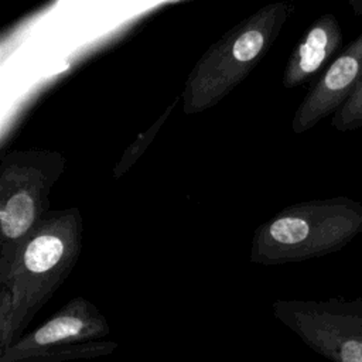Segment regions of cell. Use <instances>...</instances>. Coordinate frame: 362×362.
<instances>
[{"label": "cell", "mask_w": 362, "mask_h": 362, "mask_svg": "<svg viewBox=\"0 0 362 362\" xmlns=\"http://www.w3.org/2000/svg\"><path fill=\"white\" fill-rule=\"evenodd\" d=\"M362 232V204L337 197L294 208L259 229L250 262L274 266L341 250Z\"/></svg>", "instance_id": "obj_1"}, {"label": "cell", "mask_w": 362, "mask_h": 362, "mask_svg": "<svg viewBox=\"0 0 362 362\" xmlns=\"http://www.w3.org/2000/svg\"><path fill=\"white\" fill-rule=\"evenodd\" d=\"M263 34L257 30H249L238 37L233 44L232 54L240 62H247L253 59L263 48Z\"/></svg>", "instance_id": "obj_10"}, {"label": "cell", "mask_w": 362, "mask_h": 362, "mask_svg": "<svg viewBox=\"0 0 362 362\" xmlns=\"http://www.w3.org/2000/svg\"><path fill=\"white\" fill-rule=\"evenodd\" d=\"M274 318L329 362H362V297L276 300Z\"/></svg>", "instance_id": "obj_3"}, {"label": "cell", "mask_w": 362, "mask_h": 362, "mask_svg": "<svg viewBox=\"0 0 362 362\" xmlns=\"http://www.w3.org/2000/svg\"><path fill=\"white\" fill-rule=\"evenodd\" d=\"M332 126L339 132H354L362 129V85L354 96L338 110L332 119Z\"/></svg>", "instance_id": "obj_9"}, {"label": "cell", "mask_w": 362, "mask_h": 362, "mask_svg": "<svg viewBox=\"0 0 362 362\" xmlns=\"http://www.w3.org/2000/svg\"><path fill=\"white\" fill-rule=\"evenodd\" d=\"M341 42L342 34L335 16H322L308 30L304 41L298 45L293 78L298 81L315 74L338 52Z\"/></svg>", "instance_id": "obj_6"}, {"label": "cell", "mask_w": 362, "mask_h": 362, "mask_svg": "<svg viewBox=\"0 0 362 362\" xmlns=\"http://www.w3.org/2000/svg\"><path fill=\"white\" fill-rule=\"evenodd\" d=\"M119 348L112 339L76 342L59 346H49L23 352H6L0 355V362H71L107 356Z\"/></svg>", "instance_id": "obj_7"}, {"label": "cell", "mask_w": 362, "mask_h": 362, "mask_svg": "<svg viewBox=\"0 0 362 362\" xmlns=\"http://www.w3.org/2000/svg\"><path fill=\"white\" fill-rule=\"evenodd\" d=\"M362 85V33L331 62L300 112L305 129L322 116L338 112Z\"/></svg>", "instance_id": "obj_5"}, {"label": "cell", "mask_w": 362, "mask_h": 362, "mask_svg": "<svg viewBox=\"0 0 362 362\" xmlns=\"http://www.w3.org/2000/svg\"><path fill=\"white\" fill-rule=\"evenodd\" d=\"M81 253V238L75 223L65 219L49 228L31 230L20 245L0 286L11 291L18 332L68 279Z\"/></svg>", "instance_id": "obj_2"}, {"label": "cell", "mask_w": 362, "mask_h": 362, "mask_svg": "<svg viewBox=\"0 0 362 362\" xmlns=\"http://www.w3.org/2000/svg\"><path fill=\"white\" fill-rule=\"evenodd\" d=\"M348 4L356 17L362 16V0H348Z\"/></svg>", "instance_id": "obj_11"}, {"label": "cell", "mask_w": 362, "mask_h": 362, "mask_svg": "<svg viewBox=\"0 0 362 362\" xmlns=\"http://www.w3.org/2000/svg\"><path fill=\"white\" fill-rule=\"evenodd\" d=\"M20 338L11 291L6 286H0V354L11 348Z\"/></svg>", "instance_id": "obj_8"}, {"label": "cell", "mask_w": 362, "mask_h": 362, "mask_svg": "<svg viewBox=\"0 0 362 362\" xmlns=\"http://www.w3.org/2000/svg\"><path fill=\"white\" fill-rule=\"evenodd\" d=\"M109 332L110 325L98 307L88 298L75 296L44 324L23 335L6 352H23L76 342L99 341L105 339Z\"/></svg>", "instance_id": "obj_4"}]
</instances>
